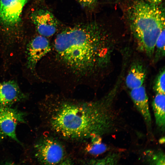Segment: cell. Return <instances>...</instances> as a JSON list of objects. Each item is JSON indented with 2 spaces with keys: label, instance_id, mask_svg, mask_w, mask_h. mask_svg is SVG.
Wrapping results in <instances>:
<instances>
[{
  "label": "cell",
  "instance_id": "1",
  "mask_svg": "<svg viewBox=\"0 0 165 165\" xmlns=\"http://www.w3.org/2000/svg\"><path fill=\"white\" fill-rule=\"evenodd\" d=\"M116 92L102 99L79 101L57 95L46 97L40 105L48 125L65 139L82 141L118 129L119 114L114 106Z\"/></svg>",
  "mask_w": 165,
  "mask_h": 165
},
{
  "label": "cell",
  "instance_id": "2",
  "mask_svg": "<svg viewBox=\"0 0 165 165\" xmlns=\"http://www.w3.org/2000/svg\"><path fill=\"white\" fill-rule=\"evenodd\" d=\"M100 28L90 22L64 29L57 35L50 51L55 65L78 80L97 75L110 58Z\"/></svg>",
  "mask_w": 165,
  "mask_h": 165
},
{
  "label": "cell",
  "instance_id": "3",
  "mask_svg": "<svg viewBox=\"0 0 165 165\" xmlns=\"http://www.w3.org/2000/svg\"><path fill=\"white\" fill-rule=\"evenodd\" d=\"M129 18L139 48L152 57L157 38L165 28L164 9L146 1H136L130 9Z\"/></svg>",
  "mask_w": 165,
  "mask_h": 165
},
{
  "label": "cell",
  "instance_id": "4",
  "mask_svg": "<svg viewBox=\"0 0 165 165\" xmlns=\"http://www.w3.org/2000/svg\"><path fill=\"white\" fill-rule=\"evenodd\" d=\"M35 156L38 162L44 164H56L61 163L65 151L61 144L55 139L45 138L34 146Z\"/></svg>",
  "mask_w": 165,
  "mask_h": 165
},
{
  "label": "cell",
  "instance_id": "5",
  "mask_svg": "<svg viewBox=\"0 0 165 165\" xmlns=\"http://www.w3.org/2000/svg\"><path fill=\"white\" fill-rule=\"evenodd\" d=\"M26 114L10 107L0 106V142L9 138L22 145L16 137V128L18 123H26Z\"/></svg>",
  "mask_w": 165,
  "mask_h": 165
},
{
  "label": "cell",
  "instance_id": "6",
  "mask_svg": "<svg viewBox=\"0 0 165 165\" xmlns=\"http://www.w3.org/2000/svg\"><path fill=\"white\" fill-rule=\"evenodd\" d=\"M51 46L46 37L39 35L33 38L26 47L27 68L31 72L35 70L37 63L50 52Z\"/></svg>",
  "mask_w": 165,
  "mask_h": 165
},
{
  "label": "cell",
  "instance_id": "7",
  "mask_svg": "<svg viewBox=\"0 0 165 165\" xmlns=\"http://www.w3.org/2000/svg\"><path fill=\"white\" fill-rule=\"evenodd\" d=\"M27 0H0V20L6 25L13 27L20 21Z\"/></svg>",
  "mask_w": 165,
  "mask_h": 165
},
{
  "label": "cell",
  "instance_id": "8",
  "mask_svg": "<svg viewBox=\"0 0 165 165\" xmlns=\"http://www.w3.org/2000/svg\"><path fill=\"white\" fill-rule=\"evenodd\" d=\"M31 18L40 35L49 37L57 32L58 22L53 14L48 10H37L33 13Z\"/></svg>",
  "mask_w": 165,
  "mask_h": 165
},
{
  "label": "cell",
  "instance_id": "9",
  "mask_svg": "<svg viewBox=\"0 0 165 165\" xmlns=\"http://www.w3.org/2000/svg\"><path fill=\"white\" fill-rule=\"evenodd\" d=\"M28 97L21 91L15 81L0 82V106L10 107L25 100Z\"/></svg>",
  "mask_w": 165,
  "mask_h": 165
},
{
  "label": "cell",
  "instance_id": "10",
  "mask_svg": "<svg viewBox=\"0 0 165 165\" xmlns=\"http://www.w3.org/2000/svg\"><path fill=\"white\" fill-rule=\"evenodd\" d=\"M130 95L136 108L142 116L148 131L151 129L152 119L148 97L145 87L131 89Z\"/></svg>",
  "mask_w": 165,
  "mask_h": 165
},
{
  "label": "cell",
  "instance_id": "11",
  "mask_svg": "<svg viewBox=\"0 0 165 165\" xmlns=\"http://www.w3.org/2000/svg\"><path fill=\"white\" fill-rule=\"evenodd\" d=\"M146 76V70L143 64L139 62L133 63L126 77L127 86L131 90L142 86Z\"/></svg>",
  "mask_w": 165,
  "mask_h": 165
},
{
  "label": "cell",
  "instance_id": "12",
  "mask_svg": "<svg viewBox=\"0 0 165 165\" xmlns=\"http://www.w3.org/2000/svg\"><path fill=\"white\" fill-rule=\"evenodd\" d=\"M165 94L156 93L152 102V109L156 124L163 132L165 131Z\"/></svg>",
  "mask_w": 165,
  "mask_h": 165
},
{
  "label": "cell",
  "instance_id": "13",
  "mask_svg": "<svg viewBox=\"0 0 165 165\" xmlns=\"http://www.w3.org/2000/svg\"><path fill=\"white\" fill-rule=\"evenodd\" d=\"M143 162L151 165H164L165 155L160 150H148L145 151L143 155Z\"/></svg>",
  "mask_w": 165,
  "mask_h": 165
},
{
  "label": "cell",
  "instance_id": "14",
  "mask_svg": "<svg viewBox=\"0 0 165 165\" xmlns=\"http://www.w3.org/2000/svg\"><path fill=\"white\" fill-rule=\"evenodd\" d=\"M92 144L87 147L88 152L94 155H97L105 152L107 149V146L102 143L101 137L96 136L92 138Z\"/></svg>",
  "mask_w": 165,
  "mask_h": 165
},
{
  "label": "cell",
  "instance_id": "15",
  "mask_svg": "<svg viewBox=\"0 0 165 165\" xmlns=\"http://www.w3.org/2000/svg\"><path fill=\"white\" fill-rule=\"evenodd\" d=\"M165 28L161 31L156 42V48L154 59V62H156L165 56Z\"/></svg>",
  "mask_w": 165,
  "mask_h": 165
},
{
  "label": "cell",
  "instance_id": "16",
  "mask_svg": "<svg viewBox=\"0 0 165 165\" xmlns=\"http://www.w3.org/2000/svg\"><path fill=\"white\" fill-rule=\"evenodd\" d=\"M121 158V155L119 153L113 152L109 153L103 158L93 160L91 164L103 165L117 164Z\"/></svg>",
  "mask_w": 165,
  "mask_h": 165
},
{
  "label": "cell",
  "instance_id": "17",
  "mask_svg": "<svg viewBox=\"0 0 165 165\" xmlns=\"http://www.w3.org/2000/svg\"><path fill=\"white\" fill-rule=\"evenodd\" d=\"M165 72L162 68L157 76L154 83L153 89L156 93L165 94Z\"/></svg>",
  "mask_w": 165,
  "mask_h": 165
},
{
  "label": "cell",
  "instance_id": "18",
  "mask_svg": "<svg viewBox=\"0 0 165 165\" xmlns=\"http://www.w3.org/2000/svg\"><path fill=\"white\" fill-rule=\"evenodd\" d=\"M84 8L91 10L95 6L97 0H76Z\"/></svg>",
  "mask_w": 165,
  "mask_h": 165
},
{
  "label": "cell",
  "instance_id": "19",
  "mask_svg": "<svg viewBox=\"0 0 165 165\" xmlns=\"http://www.w3.org/2000/svg\"><path fill=\"white\" fill-rule=\"evenodd\" d=\"M146 2L152 4L158 5L163 0H145Z\"/></svg>",
  "mask_w": 165,
  "mask_h": 165
}]
</instances>
